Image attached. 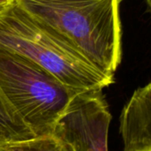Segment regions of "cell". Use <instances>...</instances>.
I'll use <instances>...</instances> for the list:
<instances>
[{
    "mask_svg": "<svg viewBox=\"0 0 151 151\" xmlns=\"http://www.w3.org/2000/svg\"><path fill=\"white\" fill-rule=\"evenodd\" d=\"M103 73L121 63V0H14Z\"/></svg>",
    "mask_w": 151,
    "mask_h": 151,
    "instance_id": "1",
    "label": "cell"
},
{
    "mask_svg": "<svg viewBox=\"0 0 151 151\" xmlns=\"http://www.w3.org/2000/svg\"><path fill=\"white\" fill-rule=\"evenodd\" d=\"M0 47L33 61L78 92L102 91L114 83L113 75L94 66L15 1L0 10Z\"/></svg>",
    "mask_w": 151,
    "mask_h": 151,
    "instance_id": "2",
    "label": "cell"
},
{
    "mask_svg": "<svg viewBox=\"0 0 151 151\" xmlns=\"http://www.w3.org/2000/svg\"><path fill=\"white\" fill-rule=\"evenodd\" d=\"M0 90L34 136L55 133L60 120L81 93L33 61L2 47Z\"/></svg>",
    "mask_w": 151,
    "mask_h": 151,
    "instance_id": "3",
    "label": "cell"
},
{
    "mask_svg": "<svg viewBox=\"0 0 151 151\" xmlns=\"http://www.w3.org/2000/svg\"><path fill=\"white\" fill-rule=\"evenodd\" d=\"M111 119L102 91L81 92L60 120L55 133L71 143L76 151H109Z\"/></svg>",
    "mask_w": 151,
    "mask_h": 151,
    "instance_id": "4",
    "label": "cell"
},
{
    "mask_svg": "<svg viewBox=\"0 0 151 151\" xmlns=\"http://www.w3.org/2000/svg\"><path fill=\"white\" fill-rule=\"evenodd\" d=\"M123 151L151 148V82L137 88L119 119Z\"/></svg>",
    "mask_w": 151,
    "mask_h": 151,
    "instance_id": "5",
    "label": "cell"
},
{
    "mask_svg": "<svg viewBox=\"0 0 151 151\" xmlns=\"http://www.w3.org/2000/svg\"><path fill=\"white\" fill-rule=\"evenodd\" d=\"M0 134L7 142L35 137L0 90Z\"/></svg>",
    "mask_w": 151,
    "mask_h": 151,
    "instance_id": "6",
    "label": "cell"
},
{
    "mask_svg": "<svg viewBox=\"0 0 151 151\" xmlns=\"http://www.w3.org/2000/svg\"><path fill=\"white\" fill-rule=\"evenodd\" d=\"M2 151H76L71 143L56 133L5 143Z\"/></svg>",
    "mask_w": 151,
    "mask_h": 151,
    "instance_id": "7",
    "label": "cell"
},
{
    "mask_svg": "<svg viewBox=\"0 0 151 151\" xmlns=\"http://www.w3.org/2000/svg\"><path fill=\"white\" fill-rule=\"evenodd\" d=\"M14 0H0V10L4 8L5 6H7L8 4H10Z\"/></svg>",
    "mask_w": 151,
    "mask_h": 151,
    "instance_id": "8",
    "label": "cell"
},
{
    "mask_svg": "<svg viewBox=\"0 0 151 151\" xmlns=\"http://www.w3.org/2000/svg\"><path fill=\"white\" fill-rule=\"evenodd\" d=\"M5 143H7V142L4 139V137L0 134V145H4Z\"/></svg>",
    "mask_w": 151,
    "mask_h": 151,
    "instance_id": "9",
    "label": "cell"
},
{
    "mask_svg": "<svg viewBox=\"0 0 151 151\" xmlns=\"http://www.w3.org/2000/svg\"><path fill=\"white\" fill-rule=\"evenodd\" d=\"M146 1V3H147V5H148V7H149V10L151 12V0H145Z\"/></svg>",
    "mask_w": 151,
    "mask_h": 151,
    "instance_id": "10",
    "label": "cell"
},
{
    "mask_svg": "<svg viewBox=\"0 0 151 151\" xmlns=\"http://www.w3.org/2000/svg\"><path fill=\"white\" fill-rule=\"evenodd\" d=\"M134 151H151V148H147V149H142V150H140Z\"/></svg>",
    "mask_w": 151,
    "mask_h": 151,
    "instance_id": "11",
    "label": "cell"
},
{
    "mask_svg": "<svg viewBox=\"0 0 151 151\" xmlns=\"http://www.w3.org/2000/svg\"><path fill=\"white\" fill-rule=\"evenodd\" d=\"M4 145H0V151H2V148H3Z\"/></svg>",
    "mask_w": 151,
    "mask_h": 151,
    "instance_id": "12",
    "label": "cell"
}]
</instances>
